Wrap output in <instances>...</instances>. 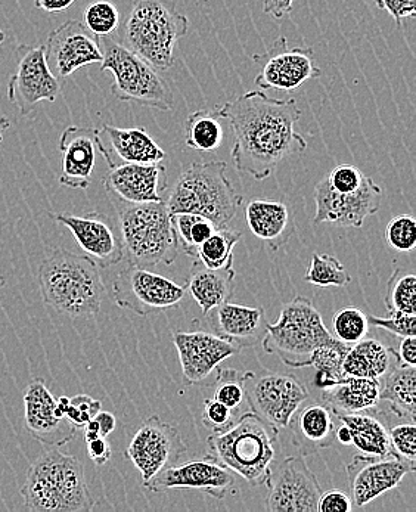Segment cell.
<instances>
[{"label": "cell", "mask_w": 416, "mask_h": 512, "mask_svg": "<svg viewBox=\"0 0 416 512\" xmlns=\"http://www.w3.org/2000/svg\"><path fill=\"white\" fill-rule=\"evenodd\" d=\"M102 183L121 203H160L167 189V170L160 163H121L111 167Z\"/></svg>", "instance_id": "cell-24"}, {"label": "cell", "mask_w": 416, "mask_h": 512, "mask_svg": "<svg viewBox=\"0 0 416 512\" xmlns=\"http://www.w3.org/2000/svg\"><path fill=\"white\" fill-rule=\"evenodd\" d=\"M99 45L101 71L113 74L111 93L119 101L158 111H173L175 96L172 89L149 62L110 36L99 37Z\"/></svg>", "instance_id": "cell-9"}, {"label": "cell", "mask_w": 416, "mask_h": 512, "mask_svg": "<svg viewBox=\"0 0 416 512\" xmlns=\"http://www.w3.org/2000/svg\"><path fill=\"white\" fill-rule=\"evenodd\" d=\"M248 229L270 250L278 251L296 234V223L287 204L279 201L253 200L245 207Z\"/></svg>", "instance_id": "cell-27"}, {"label": "cell", "mask_w": 416, "mask_h": 512, "mask_svg": "<svg viewBox=\"0 0 416 512\" xmlns=\"http://www.w3.org/2000/svg\"><path fill=\"white\" fill-rule=\"evenodd\" d=\"M223 161L192 163L183 170L167 198L170 214L191 213L207 217L217 228H228L244 197L238 194Z\"/></svg>", "instance_id": "cell-6"}, {"label": "cell", "mask_w": 416, "mask_h": 512, "mask_svg": "<svg viewBox=\"0 0 416 512\" xmlns=\"http://www.w3.org/2000/svg\"><path fill=\"white\" fill-rule=\"evenodd\" d=\"M173 343L178 350L186 384L203 383L220 363L241 352L235 344L206 331L175 332Z\"/></svg>", "instance_id": "cell-23"}, {"label": "cell", "mask_w": 416, "mask_h": 512, "mask_svg": "<svg viewBox=\"0 0 416 512\" xmlns=\"http://www.w3.org/2000/svg\"><path fill=\"white\" fill-rule=\"evenodd\" d=\"M45 57L52 73L58 79H67L79 68L101 64L99 37L80 21H67L49 33Z\"/></svg>", "instance_id": "cell-19"}, {"label": "cell", "mask_w": 416, "mask_h": 512, "mask_svg": "<svg viewBox=\"0 0 416 512\" xmlns=\"http://www.w3.org/2000/svg\"><path fill=\"white\" fill-rule=\"evenodd\" d=\"M217 108L234 130L235 169L256 181H266L290 155L307 148L306 138L296 129L301 111L294 98L273 99L251 91Z\"/></svg>", "instance_id": "cell-1"}, {"label": "cell", "mask_w": 416, "mask_h": 512, "mask_svg": "<svg viewBox=\"0 0 416 512\" xmlns=\"http://www.w3.org/2000/svg\"><path fill=\"white\" fill-rule=\"evenodd\" d=\"M222 116L219 108L198 110L185 121V144L194 151L219 150L223 142Z\"/></svg>", "instance_id": "cell-34"}, {"label": "cell", "mask_w": 416, "mask_h": 512, "mask_svg": "<svg viewBox=\"0 0 416 512\" xmlns=\"http://www.w3.org/2000/svg\"><path fill=\"white\" fill-rule=\"evenodd\" d=\"M304 281L321 288H346L352 282L349 271L341 265L337 257L329 254L313 253Z\"/></svg>", "instance_id": "cell-38"}, {"label": "cell", "mask_w": 416, "mask_h": 512, "mask_svg": "<svg viewBox=\"0 0 416 512\" xmlns=\"http://www.w3.org/2000/svg\"><path fill=\"white\" fill-rule=\"evenodd\" d=\"M388 440L393 455L416 467V427L415 422L394 425L388 430Z\"/></svg>", "instance_id": "cell-44"}, {"label": "cell", "mask_w": 416, "mask_h": 512, "mask_svg": "<svg viewBox=\"0 0 416 512\" xmlns=\"http://www.w3.org/2000/svg\"><path fill=\"white\" fill-rule=\"evenodd\" d=\"M189 21L167 0H135L124 24V40L130 51L155 70L175 65V48L188 33Z\"/></svg>", "instance_id": "cell-7"}, {"label": "cell", "mask_w": 416, "mask_h": 512, "mask_svg": "<svg viewBox=\"0 0 416 512\" xmlns=\"http://www.w3.org/2000/svg\"><path fill=\"white\" fill-rule=\"evenodd\" d=\"M377 8L384 9L396 21L397 29H402L403 21L415 18L416 0H374Z\"/></svg>", "instance_id": "cell-49"}, {"label": "cell", "mask_w": 416, "mask_h": 512, "mask_svg": "<svg viewBox=\"0 0 416 512\" xmlns=\"http://www.w3.org/2000/svg\"><path fill=\"white\" fill-rule=\"evenodd\" d=\"M368 330V315L359 307H341L332 318V335L347 346L363 340L368 335Z\"/></svg>", "instance_id": "cell-40"}, {"label": "cell", "mask_w": 416, "mask_h": 512, "mask_svg": "<svg viewBox=\"0 0 416 512\" xmlns=\"http://www.w3.org/2000/svg\"><path fill=\"white\" fill-rule=\"evenodd\" d=\"M234 483V473L206 455V458L198 461L170 465L142 486L148 492L154 493L169 490H200L213 496L217 501H222Z\"/></svg>", "instance_id": "cell-18"}, {"label": "cell", "mask_w": 416, "mask_h": 512, "mask_svg": "<svg viewBox=\"0 0 416 512\" xmlns=\"http://www.w3.org/2000/svg\"><path fill=\"white\" fill-rule=\"evenodd\" d=\"M76 0H34V6L48 14H58L70 8Z\"/></svg>", "instance_id": "cell-55"}, {"label": "cell", "mask_w": 416, "mask_h": 512, "mask_svg": "<svg viewBox=\"0 0 416 512\" xmlns=\"http://www.w3.org/2000/svg\"><path fill=\"white\" fill-rule=\"evenodd\" d=\"M386 242L397 253H411L416 245V222L412 214H399L388 222Z\"/></svg>", "instance_id": "cell-43"}, {"label": "cell", "mask_w": 416, "mask_h": 512, "mask_svg": "<svg viewBox=\"0 0 416 512\" xmlns=\"http://www.w3.org/2000/svg\"><path fill=\"white\" fill-rule=\"evenodd\" d=\"M353 508L350 496L338 490L322 493L318 502V512H350Z\"/></svg>", "instance_id": "cell-50"}, {"label": "cell", "mask_w": 416, "mask_h": 512, "mask_svg": "<svg viewBox=\"0 0 416 512\" xmlns=\"http://www.w3.org/2000/svg\"><path fill=\"white\" fill-rule=\"evenodd\" d=\"M340 424V427L335 428V439H337L341 445H352V431H350V428L347 427L346 424H343V422H340Z\"/></svg>", "instance_id": "cell-56"}, {"label": "cell", "mask_w": 416, "mask_h": 512, "mask_svg": "<svg viewBox=\"0 0 416 512\" xmlns=\"http://www.w3.org/2000/svg\"><path fill=\"white\" fill-rule=\"evenodd\" d=\"M186 451L178 427L151 415L139 425L124 455L147 483L164 468L178 464Z\"/></svg>", "instance_id": "cell-13"}, {"label": "cell", "mask_w": 416, "mask_h": 512, "mask_svg": "<svg viewBox=\"0 0 416 512\" xmlns=\"http://www.w3.org/2000/svg\"><path fill=\"white\" fill-rule=\"evenodd\" d=\"M369 325L375 328L386 330L396 337L405 338L415 335L416 318L415 315H406L402 312H390L388 318H378V316H368Z\"/></svg>", "instance_id": "cell-48"}, {"label": "cell", "mask_w": 416, "mask_h": 512, "mask_svg": "<svg viewBox=\"0 0 416 512\" xmlns=\"http://www.w3.org/2000/svg\"><path fill=\"white\" fill-rule=\"evenodd\" d=\"M288 428L300 455H313L334 445L337 418L328 403L313 402L294 412Z\"/></svg>", "instance_id": "cell-25"}, {"label": "cell", "mask_w": 416, "mask_h": 512, "mask_svg": "<svg viewBox=\"0 0 416 512\" xmlns=\"http://www.w3.org/2000/svg\"><path fill=\"white\" fill-rule=\"evenodd\" d=\"M213 310L217 335L235 344L239 349L256 346L265 337L268 321L262 307L226 302Z\"/></svg>", "instance_id": "cell-26"}, {"label": "cell", "mask_w": 416, "mask_h": 512, "mask_svg": "<svg viewBox=\"0 0 416 512\" xmlns=\"http://www.w3.org/2000/svg\"><path fill=\"white\" fill-rule=\"evenodd\" d=\"M24 424L33 439L49 448H62L76 437L77 428L57 415V399L42 378H34L23 394Z\"/></svg>", "instance_id": "cell-21"}, {"label": "cell", "mask_w": 416, "mask_h": 512, "mask_svg": "<svg viewBox=\"0 0 416 512\" xmlns=\"http://www.w3.org/2000/svg\"><path fill=\"white\" fill-rule=\"evenodd\" d=\"M185 296V285L141 266H127L113 282L114 303L141 316L178 306Z\"/></svg>", "instance_id": "cell-10"}, {"label": "cell", "mask_w": 416, "mask_h": 512, "mask_svg": "<svg viewBox=\"0 0 416 512\" xmlns=\"http://www.w3.org/2000/svg\"><path fill=\"white\" fill-rule=\"evenodd\" d=\"M335 418L350 428L352 445H355L362 455H390L388 430L374 415L366 414L365 411L356 414H335Z\"/></svg>", "instance_id": "cell-33"}, {"label": "cell", "mask_w": 416, "mask_h": 512, "mask_svg": "<svg viewBox=\"0 0 416 512\" xmlns=\"http://www.w3.org/2000/svg\"><path fill=\"white\" fill-rule=\"evenodd\" d=\"M383 189L366 176L359 189L350 194H338L329 188L327 179L315 188L316 213L313 225L334 223L347 228L360 229L368 217L374 216L381 207Z\"/></svg>", "instance_id": "cell-15"}, {"label": "cell", "mask_w": 416, "mask_h": 512, "mask_svg": "<svg viewBox=\"0 0 416 512\" xmlns=\"http://www.w3.org/2000/svg\"><path fill=\"white\" fill-rule=\"evenodd\" d=\"M96 425H98L99 434L102 437H108L111 433H114L117 427V420L111 412L99 411L98 414L93 417Z\"/></svg>", "instance_id": "cell-54"}, {"label": "cell", "mask_w": 416, "mask_h": 512, "mask_svg": "<svg viewBox=\"0 0 416 512\" xmlns=\"http://www.w3.org/2000/svg\"><path fill=\"white\" fill-rule=\"evenodd\" d=\"M123 256L129 265L154 268L172 265L179 256V241L166 201L117 206Z\"/></svg>", "instance_id": "cell-5"}, {"label": "cell", "mask_w": 416, "mask_h": 512, "mask_svg": "<svg viewBox=\"0 0 416 512\" xmlns=\"http://www.w3.org/2000/svg\"><path fill=\"white\" fill-rule=\"evenodd\" d=\"M6 284V278L3 275H0V290H2L3 287H5Z\"/></svg>", "instance_id": "cell-59"}, {"label": "cell", "mask_w": 416, "mask_h": 512, "mask_svg": "<svg viewBox=\"0 0 416 512\" xmlns=\"http://www.w3.org/2000/svg\"><path fill=\"white\" fill-rule=\"evenodd\" d=\"M83 24L95 36H111L120 26L119 9L110 0H95L86 8Z\"/></svg>", "instance_id": "cell-42"}, {"label": "cell", "mask_w": 416, "mask_h": 512, "mask_svg": "<svg viewBox=\"0 0 416 512\" xmlns=\"http://www.w3.org/2000/svg\"><path fill=\"white\" fill-rule=\"evenodd\" d=\"M52 217L73 234L85 256L93 260L98 268H111L124 259L120 234H117L116 228L105 214L96 211L85 216L57 213L52 214Z\"/></svg>", "instance_id": "cell-22"}, {"label": "cell", "mask_w": 416, "mask_h": 512, "mask_svg": "<svg viewBox=\"0 0 416 512\" xmlns=\"http://www.w3.org/2000/svg\"><path fill=\"white\" fill-rule=\"evenodd\" d=\"M6 34L5 31L0 29V48H2L3 42H5Z\"/></svg>", "instance_id": "cell-58"}, {"label": "cell", "mask_w": 416, "mask_h": 512, "mask_svg": "<svg viewBox=\"0 0 416 512\" xmlns=\"http://www.w3.org/2000/svg\"><path fill=\"white\" fill-rule=\"evenodd\" d=\"M101 408L102 403L99 400L93 399L88 394H77V396L70 397L65 420L74 425L77 430H83L85 425L101 411Z\"/></svg>", "instance_id": "cell-47"}, {"label": "cell", "mask_w": 416, "mask_h": 512, "mask_svg": "<svg viewBox=\"0 0 416 512\" xmlns=\"http://www.w3.org/2000/svg\"><path fill=\"white\" fill-rule=\"evenodd\" d=\"M396 359L397 363H400V365H416L415 335H412V337L402 338V343H400L399 352H396Z\"/></svg>", "instance_id": "cell-52"}, {"label": "cell", "mask_w": 416, "mask_h": 512, "mask_svg": "<svg viewBox=\"0 0 416 512\" xmlns=\"http://www.w3.org/2000/svg\"><path fill=\"white\" fill-rule=\"evenodd\" d=\"M294 0H265L263 11L275 20L288 17L293 11Z\"/></svg>", "instance_id": "cell-53"}, {"label": "cell", "mask_w": 416, "mask_h": 512, "mask_svg": "<svg viewBox=\"0 0 416 512\" xmlns=\"http://www.w3.org/2000/svg\"><path fill=\"white\" fill-rule=\"evenodd\" d=\"M62 154L60 183L71 189H88L95 170L96 152L108 166H114L110 151L101 139V132L93 127L70 126L62 132L58 142Z\"/></svg>", "instance_id": "cell-20"}, {"label": "cell", "mask_w": 416, "mask_h": 512, "mask_svg": "<svg viewBox=\"0 0 416 512\" xmlns=\"http://www.w3.org/2000/svg\"><path fill=\"white\" fill-rule=\"evenodd\" d=\"M242 415L235 414L234 411L217 402L216 399H206L203 403V424L214 434L223 433L234 427Z\"/></svg>", "instance_id": "cell-45"}, {"label": "cell", "mask_w": 416, "mask_h": 512, "mask_svg": "<svg viewBox=\"0 0 416 512\" xmlns=\"http://www.w3.org/2000/svg\"><path fill=\"white\" fill-rule=\"evenodd\" d=\"M172 222L180 250L194 260L197 259L200 245L208 240L216 229H219L210 219L198 214H172Z\"/></svg>", "instance_id": "cell-35"}, {"label": "cell", "mask_w": 416, "mask_h": 512, "mask_svg": "<svg viewBox=\"0 0 416 512\" xmlns=\"http://www.w3.org/2000/svg\"><path fill=\"white\" fill-rule=\"evenodd\" d=\"M380 400L390 403L391 411L399 418L415 422L416 368L397 363L380 383Z\"/></svg>", "instance_id": "cell-32"}, {"label": "cell", "mask_w": 416, "mask_h": 512, "mask_svg": "<svg viewBox=\"0 0 416 512\" xmlns=\"http://www.w3.org/2000/svg\"><path fill=\"white\" fill-rule=\"evenodd\" d=\"M353 507L362 508L396 489L415 467L390 453L386 456L357 455L346 468Z\"/></svg>", "instance_id": "cell-16"}, {"label": "cell", "mask_w": 416, "mask_h": 512, "mask_svg": "<svg viewBox=\"0 0 416 512\" xmlns=\"http://www.w3.org/2000/svg\"><path fill=\"white\" fill-rule=\"evenodd\" d=\"M263 350L276 355L290 368L303 369L304 362L321 346H343L325 327L321 313L307 297H294L282 306L275 324L266 327L260 341Z\"/></svg>", "instance_id": "cell-8"}, {"label": "cell", "mask_w": 416, "mask_h": 512, "mask_svg": "<svg viewBox=\"0 0 416 512\" xmlns=\"http://www.w3.org/2000/svg\"><path fill=\"white\" fill-rule=\"evenodd\" d=\"M278 437V427L250 411L234 427L208 437L207 456L251 486L269 487Z\"/></svg>", "instance_id": "cell-3"}, {"label": "cell", "mask_w": 416, "mask_h": 512, "mask_svg": "<svg viewBox=\"0 0 416 512\" xmlns=\"http://www.w3.org/2000/svg\"><path fill=\"white\" fill-rule=\"evenodd\" d=\"M17 68L8 83V99L29 116L40 102H55L61 92V82L45 57V45H21L15 54Z\"/></svg>", "instance_id": "cell-12"}, {"label": "cell", "mask_w": 416, "mask_h": 512, "mask_svg": "<svg viewBox=\"0 0 416 512\" xmlns=\"http://www.w3.org/2000/svg\"><path fill=\"white\" fill-rule=\"evenodd\" d=\"M397 365L396 350L375 338H363L350 346L343 363L344 377L371 378L383 381Z\"/></svg>", "instance_id": "cell-30"}, {"label": "cell", "mask_w": 416, "mask_h": 512, "mask_svg": "<svg viewBox=\"0 0 416 512\" xmlns=\"http://www.w3.org/2000/svg\"><path fill=\"white\" fill-rule=\"evenodd\" d=\"M253 61L260 65L254 79L260 91H297L304 83L322 76L313 48H288L284 36L269 51L254 55Z\"/></svg>", "instance_id": "cell-14"}, {"label": "cell", "mask_w": 416, "mask_h": 512, "mask_svg": "<svg viewBox=\"0 0 416 512\" xmlns=\"http://www.w3.org/2000/svg\"><path fill=\"white\" fill-rule=\"evenodd\" d=\"M268 489L269 512H318L321 484L303 455L287 456Z\"/></svg>", "instance_id": "cell-17"}, {"label": "cell", "mask_w": 416, "mask_h": 512, "mask_svg": "<svg viewBox=\"0 0 416 512\" xmlns=\"http://www.w3.org/2000/svg\"><path fill=\"white\" fill-rule=\"evenodd\" d=\"M88 448L89 458L95 462L96 465H105L111 459V446L107 442V437H96V439L86 442Z\"/></svg>", "instance_id": "cell-51"}, {"label": "cell", "mask_w": 416, "mask_h": 512, "mask_svg": "<svg viewBox=\"0 0 416 512\" xmlns=\"http://www.w3.org/2000/svg\"><path fill=\"white\" fill-rule=\"evenodd\" d=\"M235 271L232 268L208 269L195 259L186 281V293L203 310L204 316L234 296Z\"/></svg>", "instance_id": "cell-29"}, {"label": "cell", "mask_w": 416, "mask_h": 512, "mask_svg": "<svg viewBox=\"0 0 416 512\" xmlns=\"http://www.w3.org/2000/svg\"><path fill=\"white\" fill-rule=\"evenodd\" d=\"M39 284L45 303L62 315L86 318L101 310L105 285L98 265L85 254L54 248L40 265Z\"/></svg>", "instance_id": "cell-2"}, {"label": "cell", "mask_w": 416, "mask_h": 512, "mask_svg": "<svg viewBox=\"0 0 416 512\" xmlns=\"http://www.w3.org/2000/svg\"><path fill=\"white\" fill-rule=\"evenodd\" d=\"M241 240V232L219 228L198 248L197 260L208 269L232 268L234 248Z\"/></svg>", "instance_id": "cell-36"}, {"label": "cell", "mask_w": 416, "mask_h": 512, "mask_svg": "<svg viewBox=\"0 0 416 512\" xmlns=\"http://www.w3.org/2000/svg\"><path fill=\"white\" fill-rule=\"evenodd\" d=\"M251 412L278 428H288L294 412L309 397L306 387L294 375L245 372Z\"/></svg>", "instance_id": "cell-11"}, {"label": "cell", "mask_w": 416, "mask_h": 512, "mask_svg": "<svg viewBox=\"0 0 416 512\" xmlns=\"http://www.w3.org/2000/svg\"><path fill=\"white\" fill-rule=\"evenodd\" d=\"M350 346H321L304 362L303 368L313 366L322 375L321 386L344 377L343 363Z\"/></svg>", "instance_id": "cell-41"}, {"label": "cell", "mask_w": 416, "mask_h": 512, "mask_svg": "<svg viewBox=\"0 0 416 512\" xmlns=\"http://www.w3.org/2000/svg\"><path fill=\"white\" fill-rule=\"evenodd\" d=\"M102 132L110 139L111 148L121 163L151 164L161 163L167 157L157 142L148 135L144 127L121 129L104 124Z\"/></svg>", "instance_id": "cell-31"}, {"label": "cell", "mask_w": 416, "mask_h": 512, "mask_svg": "<svg viewBox=\"0 0 416 512\" xmlns=\"http://www.w3.org/2000/svg\"><path fill=\"white\" fill-rule=\"evenodd\" d=\"M11 120L8 117H0V142L3 141V133L11 127Z\"/></svg>", "instance_id": "cell-57"}, {"label": "cell", "mask_w": 416, "mask_h": 512, "mask_svg": "<svg viewBox=\"0 0 416 512\" xmlns=\"http://www.w3.org/2000/svg\"><path fill=\"white\" fill-rule=\"evenodd\" d=\"M386 309L390 312H402L415 315L416 312V276L396 269L387 282Z\"/></svg>", "instance_id": "cell-39"}, {"label": "cell", "mask_w": 416, "mask_h": 512, "mask_svg": "<svg viewBox=\"0 0 416 512\" xmlns=\"http://www.w3.org/2000/svg\"><path fill=\"white\" fill-rule=\"evenodd\" d=\"M366 175L353 164H340L334 167L327 176L329 188L338 194H350L355 192L365 182Z\"/></svg>", "instance_id": "cell-46"}, {"label": "cell", "mask_w": 416, "mask_h": 512, "mask_svg": "<svg viewBox=\"0 0 416 512\" xmlns=\"http://www.w3.org/2000/svg\"><path fill=\"white\" fill-rule=\"evenodd\" d=\"M21 496L33 512L92 511L95 507L79 459L51 448L31 464Z\"/></svg>", "instance_id": "cell-4"}, {"label": "cell", "mask_w": 416, "mask_h": 512, "mask_svg": "<svg viewBox=\"0 0 416 512\" xmlns=\"http://www.w3.org/2000/svg\"><path fill=\"white\" fill-rule=\"evenodd\" d=\"M380 389V381L371 378L343 377L322 387V402L334 414L365 412L380 403Z\"/></svg>", "instance_id": "cell-28"}, {"label": "cell", "mask_w": 416, "mask_h": 512, "mask_svg": "<svg viewBox=\"0 0 416 512\" xmlns=\"http://www.w3.org/2000/svg\"><path fill=\"white\" fill-rule=\"evenodd\" d=\"M217 380L213 399L228 406L235 414L244 415L250 412L248 405L247 387H245V372L237 369H216Z\"/></svg>", "instance_id": "cell-37"}]
</instances>
